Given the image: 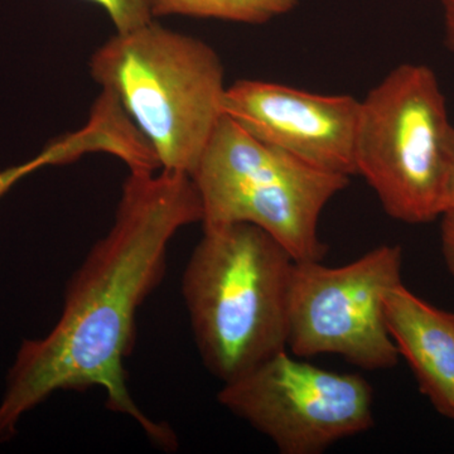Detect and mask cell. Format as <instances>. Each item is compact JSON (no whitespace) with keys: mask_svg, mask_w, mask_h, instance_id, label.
<instances>
[{"mask_svg":"<svg viewBox=\"0 0 454 454\" xmlns=\"http://www.w3.org/2000/svg\"><path fill=\"white\" fill-rule=\"evenodd\" d=\"M79 143H77L73 134H66V136L47 145L40 154L35 155L32 160L0 170V199L7 195L18 182L22 181L23 178L35 172V170L47 166L71 163L79 160Z\"/></svg>","mask_w":454,"mask_h":454,"instance_id":"8fae6325","label":"cell"},{"mask_svg":"<svg viewBox=\"0 0 454 454\" xmlns=\"http://www.w3.org/2000/svg\"><path fill=\"white\" fill-rule=\"evenodd\" d=\"M90 74L121 104L160 169L192 173L223 116L225 68L210 44L152 20L101 44Z\"/></svg>","mask_w":454,"mask_h":454,"instance_id":"3957f363","label":"cell"},{"mask_svg":"<svg viewBox=\"0 0 454 454\" xmlns=\"http://www.w3.org/2000/svg\"><path fill=\"white\" fill-rule=\"evenodd\" d=\"M104 9L116 32H129L154 20L151 0H88Z\"/></svg>","mask_w":454,"mask_h":454,"instance_id":"7c38bea8","label":"cell"},{"mask_svg":"<svg viewBox=\"0 0 454 454\" xmlns=\"http://www.w3.org/2000/svg\"><path fill=\"white\" fill-rule=\"evenodd\" d=\"M443 14L444 42L454 52V0H439Z\"/></svg>","mask_w":454,"mask_h":454,"instance_id":"5bb4252c","label":"cell"},{"mask_svg":"<svg viewBox=\"0 0 454 454\" xmlns=\"http://www.w3.org/2000/svg\"><path fill=\"white\" fill-rule=\"evenodd\" d=\"M400 245L373 247L328 267L295 262L288 292V348L301 358L337 355L369 372L393 369L400 355L385 324L384 301L403 283Z\"/></svg>","mask_w":454,"mask_h":454,"instance_id":"8992f818","label":"cell"},{"mask_svg":"<svg viewBox=\"0 0 454 454\" xmlns=\"http://www.w3.org/2000/svg\"><path fill=\"white\" fill-rule=\"evenodd\" d=\"M384 315L419 390L439 414L454 420V313L432 306L400 283L387 293Z\"/></svg>","mask_w":454,"mask_h":454,"instance_id":"9c48e42d","label":"cell"},{"mask_svg":"<svg viewBox=\"0 0 454 454\" xmlns=\"http://www.w3.org/2000/svg\"><path fill=\"white\" fill-rule=\"evenodd\" d=\"M441 250L448 273L454 280V208L441 216Z\"/></svg>","mask_w":454,"mask_h":454,"instance_id":"4fadbf2b","label":"cell"},{"mask_svg":"<svg viewBox=\"0 0 454 454\" xmlns=\"http://www.w3.org/2000/svg\"><path fill=\"white\" fill-rule=\"evenodd\" d=\"M454 128L437 74L402 64L360 100L355 164L391 219L420 225L446 211Z\"/></svg>","mask_w":454,"mask_h":454,"instance_id":"277c9868","label":"cell"},{"mask_svg":"<svg viewBox=\"0 0 454 454\" xmlns=\"http://www.w3.org/2000/svg\"><path fill=\"white\" fill-rule=\"evenodd\" d=\"M360 100L283 83L238 80L227 85L223 115L254 138L325 172L356 176Z\"/></svg>","mask_w":454,"mask_h":454,"instance_id":"ba28073f","label":"cell"},{"mask_svg":"<svg viewBox=\"0 0 454 454\" xmlns=\"http://www.w3.org/2000/svg\"><path fill=\"white\" fill-rule=\"evenodd\" d=\"M294 260L250 223L203 227L182 295L203 365L223 384L288 348Z\"/></svg>","mask_w":454,"mask_h":454,"instance_id":"7a4b0ae2","label":"cell"},{"mask_svg":"<svg viewBox=\"0 0 454 454\" xmlns=\"http://www.w3.org/2000/svg\"><path fill=\"white\" fill-rule=\"evenodd\" d=\"M202 203V227L250 223L294 262L324 260L319 238L325 206L349 177L315 168L254 138L223 115L191 173Z\"/></svg>","mask_w":454,"mask_h":454,"instance_id":"5b68a950","label":"cell"},{"mask_svg":"<svg viewBox=\"0 0 454 454\" xmlns=\"http://www.w3.org/2000/svg\"><path fill=\"white\" fill-rule=\"evenodd\" d=\"M201 221V199L190 175L130 170L112 229L74 271L55 327L18 349L0 402V442L13 437L23 415L57 391L100 387L109 411L129 417L160 448H177L173 430L134 402L124 361L137 313L162 282L170 241Z\"/></svg>","mask_w":454,"mask_h":454,"instance_id":"6da1fadb","label":"cell"},{"mask_svg":"<svg viewBox=\"0 0 454 454\" xmlns=\"http://www.w3.org/2000/svg\"><path fill=\"white\" fill-rule=\"evenodd\" d=\"M217 400L282 454L324 453L375 422L365 378L313 365L286 348L223 384Z\"/></svg>","mask_w":454,"mask_h":454,"instance_id":"52a82bcc","label":"cell"},{"mask_svg":"<svg viewBox=\"0 0 454 454\" xmlns=\"http://www.w3.org/2000/svg\"><path fill=\"white\" fill-rule=\"evenodd\" d=\"M300 0H151L153 17L182 16L265 25L288 14Z\"/></svg>","mask_w":454,"mask_h":454,"instance_id":"30bf717a","label":"cell"},{"mask_svg":"<svg viewBox=\"0 0 454 454\" xmlns=\"http://www.w3.org/2000/svg\"><path fill=\"white\" fill-rule=\"evenodd\" d=\"M450 208H454V154L452 170H450V184H448L446 211L450 210Z\"/></svg>","mask_w":454,"mask_h":454,"instance_id":"9a60e30c","label":"cell"}]
</instances>
